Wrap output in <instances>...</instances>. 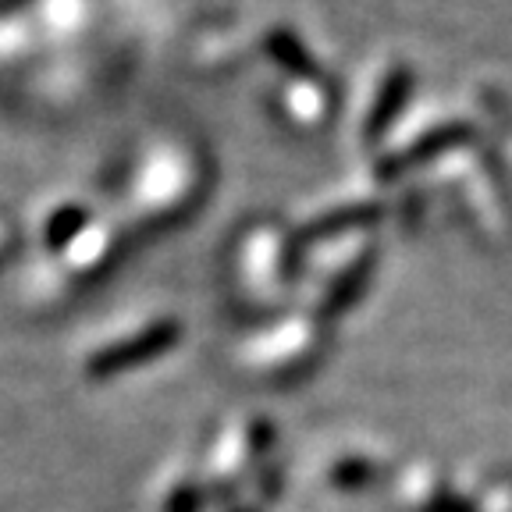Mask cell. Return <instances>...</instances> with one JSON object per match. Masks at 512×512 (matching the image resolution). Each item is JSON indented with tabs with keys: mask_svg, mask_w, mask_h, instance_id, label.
Instances as JSON below:
<instances>
[{
	"mask_svg": "<svg viewBox=\"0 0 512 512\" xmlns=\"http://www.w3.org/2000/svg\"><path fill=\"white\" fill-rule=\"evenodd\" d=\"M178 338V324H153L150 331H139V335L125 338V342L111 345V349L96 352L93 363H89V374L93 377H111L121 374V370L136 367L143 360H153L164 349H171Z\"/></svg>",
	"mask_w": 512,
	"mask_h": 512,
	"instance_id": "obj_1",
	"label": "cell"
},
{
	"mask_svg": "<svg viewBox=\"0 0 512 512\" xmlns=\"http://www.w3.org/2000/svg\"><path fill=\"white\" fill-rule=\"evenodd\" d=\"M406 89H409V75L406 72H399V75H392V79H388V86H384L381 100H377V107H374V118H370V128H374V132L388 125V118L395 114V107L406 100Z\"/></svg>",
	"mask_w": 512,
	"mask_h": 512,
	"instance_id": "obj_2",
	"label": "cell"
},
{
	"mask_svg": "<svg viewBox=\"0 0 512 512\" xmlns=\"http://www.w3.org/2000/svg\"><path fill=\"white\" fill-rule=\"evenodd\" d=\"M459 139H466V128L463 125L441 128V132H434L431 139H424V143L416 146V150H409L406 157H395L392 168H399V164H413V160H420V157H431V153H438L441 146H452V143H459Z\"/></svg>",
	"mask_w": 512,
	"mask_h": 512,
	"instance_id": "obj_3",
	"label": "cell"
},
{
	"mask_svg": "<svg viewBox=\"0 0 512 512\" xmlns=\"http://www.w3.org/2000/svg\"><path fill=\"white\" fill-rule=\"evenodd\" d=\"M377 210L374 207H356V210H338V214H331V217H324L320 224H313L310 228V239H320V235H335V232H345L349 224H363V221H370Z\"/></svg>",
	"mask_w": 512,
	"mask_h": 512,
	"instance_id": "obj_4",
	"label": "cell"
},
{
	"mask_svg": "<svg viewBox=\"0 0 512 512\" xmlns=\"http://www.w3.org/2000/svg\"><path fill=\"white\" fill-rule=\"evenodd\" d=\"M367 267H370V260H360V264L352 267V271H349V278H345V285H338L335 292H331V299H328V310H338V306L352 303V296H356V292H360L363 278H367Z\"/></svg>",
	"mask_w": 512,
	"mask_h": 512,
	"instance_id": "obj_5",
	"label": "cell"
},
{
	"mask_svg": "<svg viewBox=\"0 0 512 512\" xmlns=\"http://www.w3.org/2000/svg\"><path fill=\"white\" fill-rule=\"evenodd\" d=\"M367 477H374V470L363 463H345L335 470V480H338V488H352V480H360V488L367 484Z\"/></svg>",
	"mask_w": 512,
	"mask_h": 512,
	"instance_id": "obj_6",
	"label": "cell"
}]
</instances>
